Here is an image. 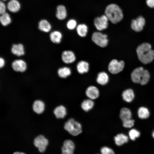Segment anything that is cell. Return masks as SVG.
Listing matches in <instances>:
<instances>
[{
	"instance_id": "obj_1",
	"label": "cell",
	"mask_w": 154,
	"mask_h": 154,
	"mask_svg": "<svg viewBox=\"0 0 154 154\" xmlns=\"http://www.w3.org/2000/svg\"><path fill=\"white\" fill-rule=\"evenodd\" d=\"M136 52L139 60L143 64L150 63L154 59V50L149 43L145 42L139 45Z\"/></svg>"
},
{
	"instance_id": "obj_2",
	"label": "cell",
	"mask_w": 154,
	"mask_h": 154,
	"mask_svg": "<svg viewBox=\"0 0 154 154\" xmlns=\"http://www.w3.org/2000/svg\"><path fill=\"white\" fill-rule=\"evenodd\" d=\"M104 14L109 21L114 24H117L120 22L123 18L122 10L117 4L111 3L106 7Z\"/></svg>"
},
{
	"instance_id": "obj_3",
	"label": "cell",
	"mask_w": 154,
	"mask_h": 154,
	"mask_svg": "<svg viewBox=\"0 0 154 154\" xmlns=\"http://www.w3.org/2000/svg\"><path fill=\"white\" fill-rule=\"evenodd\" d=\"M132 81L135 83L145 85L148 82L150 75L148 71L143 67H139L134 69L131 74Z\"/></svg>"
},
{
	"instance_id": "obj_4",
	"label": "cell",
	"mask_w": 154,
	"mask_h": 154,
	"mask_svg": "<svg viewBox=\"0 0 154 154\" xmlns=\"http://www.w3.org/2000/svg\"><path fill=\"white\" fill-rule=\"evenodd\" d=\"M63 128L65 131L73 136H78L82 131L81 124L72 118L69 119L64 123Z\"/></svg>"
},
{
	"instance_id": "obj_5",
	"label": "cell",
	"mask_w": 154,
	"mask_h": 154,
	"mask_svg": "<svg viewBox=\"0 0 154 154\" xmlns=\"http://www.w3.org/2000/svg\"><path fill=\"white\" fill-rule=\"evenodd\" d=\"M49 143L48 140L44 135L39 134L34 139L33 143L40 153L44 154Z\"/></svg>"
},
{
	"instance_id": "obj_6",
	"label": "cell",
	"mask_w": 154,
	"mask_h": 154,
	"mask_svg": "<svg viewBox=\"0 0 154 154\" xmlns=\"http://www.w3.org/2000/svg\"><path fill=\"white\" fill-rule=\"evenodd\" d=\"M92 39L96 45L102 47H106L108 42L107 35L99 31L95 32L93 33Z\"/></svg>"
},
{
	"instance_id": "obj_7",
	"label": "cell",
	"mask_w": 154,
	"mask_h": 154,
	"mask_svg": "<svg viewBox=\"0 0 154 154\" xmlns=\"http://www.w3.org/2000/svg\"><path fill=\"white\" fill-rule=\"evenodd\" d=\"M108 18L105 15L95 17L94 20V24L98 31H102L107 29L108 26Z\"/></svg>"
},
{
	"instance_id": "obj_8",
	"label": "cell",
	"mask_w": 154,
	"mask_h": 154,
	"mask_svg": "<svg viewBox=\"0 0 154 154\" xmlns=\"http://www.w3.org/2000/svg\"><path fill=\"white\" fill-rule=\"evenodd\" d=\"M124 66L123 61H118L116 59H113L108 64V70L112 74H117L123 70Z\"/></svg>"
},
{
	"instance_id": "obj_9",
	"label": "cell",
	"mask_w": 154,
	"mask_h": 154,
	"mask_svg": "<svg viewBox=\"0 0 154 154\" xmlns=\"http://www.w3.org/2000/svg\"><path fill=\"white\" fill-rule=\"evenodd\" d=\"M75 148V145L73 141L70 139L64 140L61 147L62 154H73Z\"/></svg>"
},
{
	"instance_id": "obj_10",
	"label": "cell",
	"mask_w": 154,
	"mask_h": 154,
	"mask_svg": "<svg viewBox=\"0 0 154 154\" xmlns=\"http://www.w3.org/2000/svg\"><path fill=\"white\" fill-rule=\"evenodd\" d=\"M145 24V20L142 16H139L132 20L131 23V27L134 31L140 32L143 29Z\"/></svg>"
},
{
	"instance_id": "obj_11",
	"label": "cell",
	"mask_w": 154,
	"mask_h": 154,
	"mask_svg": "<svg viewBox=\"0 0 154 154\" xmlns=\"http://www.w3.org/2000/svg\"><path fill=\"white\" fill-rule=\"evenodd\" d=\"M11 66L15 71L21 72H25L27 68L26 62L21 59H16L14 60L12 63Z\"/></svg>"
},
{
	"instance_id": "obj_12",
	"label": "cell",
	"mask_w": 154,
	"mask_h": 154,
	"mask_svg": "<svg viewBox=\"0 0 154 154\" xmlns=\"http://www.w3.org/2000/svg\"><path fill=\"white\" fill-rule=\"evenodd\" d=\"M53 113L56 118L58 119H64L67 113L66 107L62 104L56 106L54 109Z\"/></svg>"
},
{
	"instance_id": "obj_13",
	"label": "cell",
	"mask_w": 154,
	"mask_h": 154,
	"mask_svg": "<svg viewBox=\"0 0 154 154\" xmlns=\"http://www.w3.org/2000/svg\"><path fill=\"white\" fill-rule=\"evenodd\" d=\"M85 94L88 98L92 100L97 99L100 95L98 89L96 87L93 86H90L87 88Z\"/></svg>"
},
{
	"instance_id": "obj_14",
	"label": "cell",
	"mask_w": 154,
	"mask_h": 154,
	"mask_svg": "<svg viewBox=\"0 0 154 154\" xmlns=\"http://www.w3.org/2000/svg\"><path fill=\"white\" fill-rule=\"evenodd\" d=\"M62 61L66 64L73 62L76 60V57L74 53L71 51L65 50L62 53L61 55Z\"/></svg>"
},
{
	"instance_id": "obj_15",
	"label": "cell",
	"mask_w": 154,
	"mask_h": 154,
	"mask_svg": "<svg viewBox=\"0 0 154 154\" xmlns=\"http://www.w3.org/2000/svg\"><path fill=\"white\" fill-rule=\"evenodd\" d=\"M45 109V104L42 100L37 99L35 100L32 105V109L36 113L40 114H42Z\"/></svg>"
},
{
	"instance_id": "obj_16",
	"label": "cell",
	"mask_w": 154,
	"mask_h": 154,
	"mask_svg": "<svg viewBox=\"0 0 154 154\" xmlns=\"http://www.w3.org/2000/svg\"><path fill=\"white\" fill-rule=\"evenodd\" d=\"M11 51L13 54L18 56H23L25 54L24 46L21 43L13 44Z\"/></svg>"
},
{
	"instance_id": "obj_17",
	"label": "cell",
	"mask_w": 154,
	"mask_h": 154,
	"mask_svg": "<svg viewBox=\"0 0 154 154\" xmlns=\"http://www.w3.org/2000/svg\"><path fill=\"white\" fill-rule=\"evenodd\" d=\"M56 15L58 19L61 20L64 19L66 17L67 12L64 5H60L57 6Z\"/></svg>"
},
{
	"instance_id": "obj_18",
	"label": "cell",
	"mask_w": 154,
	"mask_h": 154,
	"mask_svg": "<svg viewBox=\"0 0 154 154\" xmlns=\"http://www.w3.org/2000/svg\"><path fill=\"white\" fill-rule=\"evenodd\" d=\"M93 100L89 98L83 100L80 105L82 109L86 112L92 109L93 108L95 104Z\"/></svg>"
},
{
	"instance_id": "obj_19",
	"label": "cell",
	"mask_w": 154,
	"mask_h": 154,
	"mask_svg": "<svg viewBox=\"0 0 154 154\" xmlns=\"http://www.w3.org/2000/svg\"><path fill=\"white\" fill-rule=\"evenodd\" d=\"M21 5L19 2L17 0H11L8 3L7 8L10 12L16 13L19 11Z\"/></svg>"
},
{
	"instance_id": "obj_20",
	"label": "cell",
	"mask_w": 154,
	"mask_h": 154,
	"mask_svg": "<svg viewBox=\"0 0 154 154\" xmlns=\"http://www.w3.org/2000/svg\"><path fill=\"white\" fill-rule=\"evenodd\" d=\"M115 143L118 146H120L128 142V137L123 133L118 134L114 137Z\"/></svg>"
},
{
	"instance_id": "obj_21",
	"label": "cell",
	"mask_w": 154,
	"mask_h": 154,
	"mask_svg": "<svg viewBox=\"0 0 154 154\" xmlns=\"http://www.w3.org/2000/svg\"><path fill=\"white\" fill-rule=\"evenodd\" d=\"M123 99L127 102H130L133 100L135 96L134 92L131 89H127L123 91L122 94Z\"/></svg>"
},
{
	"instance_id": "obj_22",
	"label": "cell",
	"mask_w": 154,
	"mask_h": 154,
	"mask_svg": "<svg viewBox=\"0 0 154 154\" xmlns=\"http://www.w3.org/2000/svg\"><path fill=\"white\" fill-rule=\"evenodd\" d=\"M76 68L78 72L80 74L86 73L89 70V64L87 62L81 61L78 63Z\"/></svg>"
},
{
	"instance_id": "obj_23",
	"label": "cell",
	"mask_w": 154,
	"mask_h": 154,
	"mask_svg": "<svg viewBox=\"0 0 154 154\" xmlns=\"http://www.w3.org/2000/svg\"><path fill=\"white\" fill-rule=\"evenodd\" d=\"M49 36L51 42L55 44H59L60 43L62 38L61 33L57 31L51 33Z\"/></svg>"
},
{
	"instance_id": "obj_24",
	"label": "cell",
	"mask_w": 154,
	"mask_h": 154,
	"mask_svg": "<svg viewBox=\"0 0 154 154\" xmlns=\"http://www.w3.org/2000/svg\"><path fill=\"white\" fill-rule=\"evenodd\" d=\"M109 76L106 72H102L98 75L96 81L99 84L104 85L106 84L109 81Z\"/></svg>"
},
{
	"instance_id": "obj_25",
	"label": "cell",
	"mask_w": 154,
	"mask_h": 154,
	"mask_svg": "<svg viewBox=\"0 0 154 154\" xmlns=\"http://www.w3.org/2000/svg\"><path fill=\"white\" fill-rule=\"evenodd\" d=\"M38 27L40 31L47 33L50 30L51 26L47 21L45 19H42L39 22Z\"/></svg>"
},
{
	"instance_id": "obj_26",
	"label": "cell",
	"mask_w": 154,
	"mask_h": 154,
	"mask_svg": "<svg viewBox=\"0 0 154 154\" xmlns=\"http://www.w3.org/2000/svg\"><path fill=\"white\" fill-rule=\"evenodd\" d=\"M76 29L77 33L80 37H84L86 36L88 28L86 25L84 24H79L77 25Z\"/></svg>"
},
{
	"instance_id": "obj_27",
	"label": "cell",
	"mask_w": 154,
	"mask_h": 154,
	"mask_svg": "<svg viewBox=\"0 0 154 154\" xmlns=\"http://www.w3.org/2000/svg\"><path fill=\"white\" fill-rule=\"evenodd\" d=\"M119 117L122 121L130 119L131 117V112L129 109L123 108L120 111Z\"/></svg>"
},
{
	"instance_id": "obj_28",
	"label": "cell",
	"mask_w": 154,
	"mask_h": 154,
	"mask_svg": "<svg viewBox=\"0 0 154 154\" xmlns=\"http://www.w3.org/2000/svg\"><path fill=\"white\" fill-rule=\"evenodd\" d=\"M58 76L62 78H66L71 74V70L68 67H64L59 68L57 71Z\"/></svg>"
},
{
	"instance_id": "obj_29",
	"label": "cell",
	"mask_w": 154,
	"mask_h": 154,
	"mask_svg": "<svg viewBox=\"0 0 154 154\" xmlns=\"http://www.w3.org/2000/svg\"><path fill=\"white\" fill-rule=\"evenodd\" d=\"M0 21L1 24L5 26L9 25L11 22V19L9 15L5 12L1 15Z\"/></svg>"
},
{
	"instance_id": "obj_30",
	"label": "cell",
	"mask_w": 154,
	"mask_h": 154,
	"mask_svg": "<svg viewBox=\"0 0 154 154\" xmlns=\"http://www.w3.org/2000/svg\"><path fill=\"white\" fill-rule=\"evenodd\" d=\"M138 115L141 119H144L148 118L149 116V112L148 109L145 107H141L138 110Z\"/></svg>"
},
{
	"instance_id": "obj_31",
	"label": "cell",
	"mask_w": 154,
	"mask_h": 154,
	"mask_svg": "<svg viewBox=\"0 0 154 154\" xmlns=\"http://www.w3.org/2000/svg\"><path fill=\"white\" fill-rule=\"evenodd\" d=\"M129 135L130 139L132 140H135L136 138L140 135V132L135 129H131L129 132Z\"/></svg>"
},
{
	"instance_id": "obj_32",
	"label": "cell",
	"mask_w": 154,
	"mask_h": 154,
	"mask_svg": "<svg viewBox=\"0 0 154 154\" xmlns=\"http://www.w3.org/2000/svg\"><path fill=\"white\" fill-rule=\"evenodd\" d=\"M77 26V23L76 20L71 19L68 21L66 23L67 28L70 30H73L76 28Z\"/></svg>"
},
{
	"instance_id": "obj_33",
	"label": "cell",
	"mask_w": 154,
	"mask_h": 154,
	"mask_svg": "<svg viewBox=\"0 0 154 154\" xmlns=\"http://www.w3.org/2000/svg\"><path fill=\"white\" fill-rule=\"evenodd\" d=\"M100 152L102 154H114V152L111 148L104 146L102 147L100 149Z\"/></svg>"
},
{
	"instance_id": "obj_34",
	"label": "cell",
	"mask_w": 154,
	"mask_h": 154,
	"mask_svg": "<svg viewBox=\"0 0 154 154\" xmlns=\"http://www.w3.org/2000/svg\"><path fill=\"white\" fill-rule=\"evenodd\" d=\"M122 122L123 126L125 127L128 128L132 127L134 123V120L131 119L123 121Z\"/></svg>"
},
{
	"instance_id": "obj_35",
	"label": "cell",
	"mask_w": 154,
	"mask_h": 154,
	"mask_svg": "<svg viewBox=\"0 0 154 154\" xmlns=\"http://www.w3.org/2000/svg\"><path fill=\"white\" fill-rule=\"evenodd\" d=\"M6 7L4 2L1 1L0 2V13L2 14L6 12Z\"/></svg>"
},
{
	"instance_id": "obj_36",
	"label": "cell",
	"mask_w": 154,
	"mask_h": 154,
	"mask_svg": "<svg viewBox=\"0 0 154 154\" xmlns=\"http://www.w3.org/2000/svg\"><path fill=\"white\" fill-rule=\"evenodd\" d=\"M147 6L150 8H154V0H146Z\"/></svg>"
},
{
	"instance_id": "obj_37",
	"label": "cell",
	"mask_w": 154,
	"mask_h": 154,
	"mask_svg": "<svg viewBox=\"0 0 154 154\" xmlns=\"http://www.w3.org/2000/svg\"><path fill=\"white\" fill-rule=\"evenodd\" d=\"M5 60L4 58L2 57L0 58V67L2 68L3 67L5 64Z\"/></svg>"
},
{
	"instance_id": "obj_38",
	"label": "cell",
	"mask_w": 154,
	"mask_h": 154,
	"mask_svg": "<svg viewBox=\"0 0 154 154\" xmlns=\"http://www.w3.org/2000/svg\"><path fill=\"white\" fill-rule=\"evenodd\" d=\"M13 154H26L25 153L23 152L19 151H15L14 152Z\"/></svg>"
},
{
	"instance_id": "obj_39",
	"label": "cell",
	"mask_w": 154,
	"mask_h": 154,
	"mask_svg": "<svg viewBox=\"0 0 154 154\" xmlns=\"http://www.w3.org/2000/svg\"><path fill=\"white\" fill-rule=\"evenodd\" d=\"M152 136L154 138V131H153V133H152Z\"/></svg>"
},
{
	"instance_id": "obj_40",
	"label": "cell",
	"mask_w": 154,
	"mask_h": 154,
	"mask_svg": "<svg viewBox=\"0 0 154 154\" xmlns=\"http://www.w3.org/2000/svg\"><path fill=\"white\" fill-rule=\"evenodd\" d=\"M2 0L3 1H6V0Z\"/></svg>"
}]
</instances>
